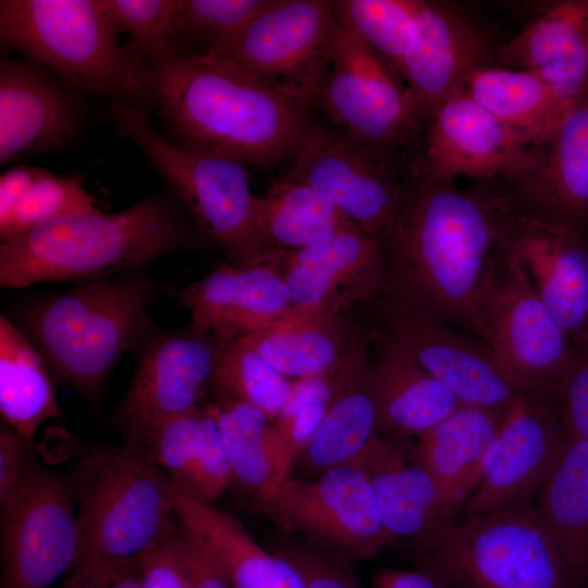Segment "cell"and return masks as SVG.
<instances>
[{
    "label": "cell",
    "instance_id": "6da1fadb",
    "mask_svg": "<svg viewBox=\"0 0 588 588\" xmlns=\"http://www.w3.org/2000/svg\"><path fill=\"white\" fill-rule=\"evenodd\" d=\"M525 213L500 191L425 181L385 242L382 294L485 342L483 297Z\"/></svg>",
    "mask_w": 588,
    "mask_h": 588
},
{
    "label": "cell",
    "instance_id": "7a4b0ae2",
    "mask_svg": "<svg viewBox=\"0 0 588 588\" xmlns=\"http://www.w3.org/2000/svg\"><path fill=\"white\" fill-rule=\"evenodd\" d=\"M162 108L191 143L244 163L289 160L311 126L309 103L211 53L172 54L154 66Z\"/></svg>",
    "mask_w": 588,
    "mask_h": 588
},
{
    "label": "cell",
    "instance_id": "3957f363",
    "mask_svg": "<svg viewBox=\"0 0 588 588\" xmlns=\"http://www.w3.org/2000/svg\"><path fill=\"white\" fill-rule=\"evenodd\" d=\"M68 478L77 504V558L61 588H86L136 571L179 525L163 473L135 438L84 452Z\"/></svg>",
    "mask_w": 588,
    "mask_h": 588
},
{
    "label": "cell",
    "instance_id": "277c9868",
    "mask_svg": "<svg viewBox=\"0 0 588 588\" xmlns=\"http://www.w3.org/2000/svg\"><path fill=\"white\" fill-rule=\"evenodd\" d=\"M187 240L179 216L157 197L114 213L73 212L1 242L0 285L110 278L177 249Z\"/></svg>",
    "mask_w": 588,
    "mask_h": 588
},
{
    "label": "cell",
    "instance_id": "5b68a950",
    "mask_svg": "<svg viewBox=\"0 0 588 588\" xmlns=\"http://www.w3.org/2000/svg\"><path fill=\"white\" fill-rule=\"evenodd\" d=\"M149 304L148 289L134 278L97 279L34 304L22 332L56 383L93 400L122 354L142 339Z\"/></svg>",
    "mask_w": 588,
    "mask_h": 588
},
{
    "label": "cell",
    "instance_id": "8992f818",
    "mask_svg": "<svg viewBox=\"0 0 588 588\" xmlns=\"http://www.w3.org/2000/svg\"><path fill=\"white\" fill-rule=\"evenodd\" d=\"M0 39L87 91L137 99L148 83L143 61L120 42L101 0H1Z\"/></svg>",
    "mask_w": 588,
    "mask_h": 588
},
{
    "label": "cell",
    "instance_id": "52a82bcc",
    "mask_svg": "<svg viewBox=\"0 0 588 588\" xmlns=\"http://www.w3.org/2000/svg\"><path fill=\"white\" fill-rule=\"evenodd\" d=\"M449 588H587L532 505L449 522L414 546Z\"/></svg>",
    "mask_w": 588,
    "mask_h": 588
},
{
    "label": "cell",
    "instance_id": "ba28073f",
    "mask_svg": "<svg viewBox=\"0 0 588 588\" xmlns=\"http://www.w3.org/2000/svg\"><path fill=\"white\" fill-rule=\"evenodd\" d=\"M118 133L134 142L230 264L261 262L269 253L256 220V198L243 161L199 146L177 147L151 126L146 112L124 103L113 107Z\"/></svg>",
    "mask_w": 588,
    "mask_h": 588
},
{
    "label": "cell",
    "instance_id": "9c48e42d",
    "mask_svg": "<svg viewBox=\"0 0 588 588\" xmlns=\"http://www.w3.org/2000/svg\"><path fill=\"white\" fill-rule=\"evenodd\" d=\"M373 332L403 350L463 403L504 411L526 391L483 341L385 294L363 304Z\"/></svg>",
    "mask_w": 588,
    "mask_h": 588
},
{
    "label": "cell",
    "instance_id": "30bf717a",
    "mask_svg": "<svg viewBox=\"0 0 588 588\" xmlns=\"http://www.w3.org/2000/svg\"><path fill=\"white\" fill-rule=\"evenodd\" d=\"M315 102L340 132L384 150L408 142L421 122L399 75L338 17Z\"/></svg>",
    "mask_w": 588,
    "mask_h": 588
},
{
    "label": "cell",
    "instance_id": "8fae6325",
    "mask_svg": "<svg viewBox=\"0 0 588 588\" xmlns=\"http://www.w3.org/2000/svg\"><path fill=\"white\" fill-rule=\"evenodd\" d=\"M259 507L286 531L348 561L370 559L395 544L359 458L313 479L289 476Z\"/></svg>",
    "mask_w": 588,
    "mask_h": 588
},
{
    "label": "cell",
    "instance_id": "7c38bea8",
    "mask_svg": "<svg viewBox=\"0 0 588 588\" xmlns=\"http://www.w3.org/2000/svg\"><path fill=\"white\" fill-rule=\"evenodd\" d=\"M336 15L334 1L271 0L206 53L229 60L264 82L315 102Z\"/></svg>",
    "mask_w": 588,
    "mask_h": 588
},
{
    "label": "cell",
    "instance_id": "4fadbf2b",
    "mask_svg": "<svg viewBox=\"0 0 588 588\" xmlns=\"http://www.w3.org/2000/svg\"><path fill=\"white\" fill-rule=\"evenodd\" d=\"M384 152L340 131L311 125L282 177L317 189L358 228L385 244L404 191Z\"/></svg>",
    "mask_w": 588,
    "mask_h": 588
},
{
    "label": "cell",
    "instance_id": "5bb4252c",
    "mask_svg": "<svg viewBox=\"0 0 588 588\" xmlns=\"http://www.w3.org/2000/svg\"><path fill=\"white\" fill-rule=\"evenodd\" d=\"M481 319L485 342L517 382L528 392L553 395L575 346L509 246L483 297Z\"/></svg>",
    "mask_w": 588,
    "mask_h": 588
},
{
    "label": "cell",
    "instance_id": "9a60e30c",
    "mask_svg": "<svg viewBox=\"0 0 588 588\" xmlns=\"http://www.w3.org/2000/svg\"><path fill=\"white\" fill-rule=\"evenodd\" d=\"M569 438L554 396L526 392L503 412L467 516L531 505Z\"/></svg>",
    "mask_w": 588,
    "mask_h": 588
},
{
    "label": "cell",
    "instance_id": "2e32d148",
    "mask_svg": "<svg viewBox=\"0 0 588 588\" xmlns=\"http://www.w3.org/2000/svg\"><path fill=\"white\" fill-rule=\"evenodd\" d=\"M74 493L68 476L38 466L1 511V588H48L77 558Z\"/></svg>",
    "mask_w": 588,
    "mask_h": 588
},
{
    "label": "cell",
    "instance_id": "e0dca14e",
    "mask_svg": "<svg viewBox=\"0 0 588 588\" xmlns=\"http://www.w3.org/2000/svg\"><path fill=\"white\" fill-rule=\"evenodd\" d=\"M421 174L452 183L458 176L519 182L536 167L538 149L501 122L463 88L428 120Z\"/></svg>",
    "mask_w": 588,
    "mask_h": 588
},
{
    "label": "cell",
    "instance_id": "ac0fdd59",
    "mask_svg": "<svg viewBox=\"0 0 588 588\" xmlns=\"http://www.w3.org/2000/svg\"><path fill=\"white\" fill-rule=\"evenodd\" d=\"M220 341L188 328L162 333L140 350L137 367L118 413L123 436L205 408Z\"/></svg>",
    "mask_w": 588,
    "mask_h": 588
},
{
    "label": "cell",
    "instance_id": "d6986e66",
    "mask_svg": "<svg viewBox=\"0 0 588 588\" xmlns=\"http://www.w3.org/2000/svg\"><path fill=\"white\" fill-rule=\"evenodd\" d=\"M262 261L282 277L294 313L351 309L384 287L385 244L362 229L299 249H275Z\"/></svg>",
    "mask_w": 588,
    "mask_h": 588
},
{
    "label": "cell",
    "instance_id": "ffe728a7",
    "mask_svg": "<svg viewBox=\"0 0 588 588\" xmlns=\"http://www.w3.org/2000/svg\"><path fill=\"white\" fill-rule=\"evenodd\" d=\"M509 250L572 344L588 341V244L581 232L526 212Z\"/></svg>",
    "mask_w": 588,
    "mask_h": 588
},
{
    "label": "cell",
    "instance_id": "44dd1931",
    "mask_svg": "<svg viewBox=\"0 0 588 588\" xmlns=\"http://www.w3.org/2000/svg\"><path fill=\"white\" fill-rule=\"evenodd\" d=\"M191 324L228 342L283 319L293 307L278 270L266 261L223 264L179 293Z\"/></svg>",
    "mask_w": 588,
    "mask_h": 588
},
{
    "label": "cell",
    "instance_id": "7402d4cb",
    "mask_svg": "<svg viewBox=\"0 0 588 588\" xmlns=\"http://www.w3.org/2000/svg\"><path fill=\"white\" fill-rule=\"evenodd\" d=\"M483 48L476 29L460 13L420 1L401 77L421 121L429 120L482 65Z\"/></svg>",
    "mask_w": 588,
    "mask_h": 588
},
{
    "label": "cell",
    "instance_id": "603a6c76",
    "mask_svg": "<svg viewBox=\"0 0 588 588\" xmlns=\"http://www.w3.org/2000/svg\"><path fill=\"white\" fill-rule=\"evenodd\" d=\"M373 331L350 322L345 351L335 368V392L299 461L316 476L358 458L379 437L368 389L369 347Z\"/></svg>",
    "mask_w": 588,
    "mask_h": 588
},
{
    "label": "cell",
    "instance_id": "cb8c5ba5",
    "mask_svg": "<svg viewBox=\"0 0 588 588\" xmlns=\"http://www.w3.org/2000/svg\"><path fill=\"white\" fill-rule=\"evenodd\" d=\"M498 58L504 68L539 76L567 109L588 94V0L550 4Z\"/></svg>",
    "mask_w": 588,
    "mask_h": 588
},
{
    "label": "cell",
    "instance_id": "d4e9b609",
    "mask_svg": "<svg viewBox=\"0 0 588 588\" xmlns=\"http://www.w3.org/2000/svg\"><path fill=\"white\" fill-rule=\"evenodd\" d=\"M163 482L180 525L231 588H306L289 561L259 546L234 517L182 491L164 474Z\"/></svg>",
    "mask_w": 588,
    "mask_h": 588
},
{
    "label": "cell",
    "instance_id": "484cf974",
    "mask_svg": "<svg viewBox=\"0 0 588 588\" xmlns=\"http://www.w3.org/2000/svg\"><path fill=\"white\" fill-rule=\"evenodd\" d=\"M72 101L35 68L0 59V163L58 149L74 134Z\"/></svg>",
    "mask_w": 588,
    "mask_h": 588
},
{
    "label": "cell",
    "instance_id": "4316f807",
    "mask_svg": "<svg viewBox=\"0 0 588 588\" xmlns=\"http://www.w3.org/2000/svg\"><path fill=\"white\" fill-rule=\"evenodd\" d=\"M404 439L378 437L358 457L368 475L383 525L393 540L416 546L453 522L429 473Z\"/></svg>",
    "mask_w": 588,
    "mask_h": 588
},
{
    "label": "cell",
    "instance_id": "83f0119b",
    "mask_svg": "<svg viewBox=\"0 0 588 588\" xmlns=\"http://www.w3.org/2000/svg\"><path fill=\"white\" fill-rule=\"evenodd\" d=\"M518 185L537 216L580 232L588 226V94L565 110Z\"/></svg>",
    "mask_w": 588,
    "mask_h": 588
},
{
    "label": "cell",
    "instance_id": "f1b7e54d",
    "mask_svg": "<svg viewBox=\"0 0 588 588\" xmlns=\"http://www.w3.org/2000/svg\"><path fill=\"white\" fill-rule=\"evenodd\" d=\"M373 336L377 347L367 382L379 432L395 439L419 437L464 405L403 350L375 332Z\"/></svg>",
    "mask_w": 588,
    "mask_h": 588
},
{
    "label": "cell",
    "instance_id": "f546056e",
    "mask_svg": "<svg viewBox=\"0 0 588 588\" xmlns=\"http://www.w3.org/2000/svg\"><path fill=\"white\" fill-rule=\"evenodd\" d=\"M130 437L173 485L201 502L215 505L232 485L218 426L206 407L150 424Z\"/></svg>",
    "mask_w": 588,
    "mask_h": 588
},
{
    "label": "cell",
    "instance_id": "4dcf8cb0",
    "mask_svg": "<svg viewBox=\"0 0 588 588\" xmlns=\"http://www.w3.org/2000/svg\"><path fill=\"white\" fill-rule=\"evenodd\" d=\"M503 412L462 405L417 437L415 457L437 483L453 519L479 481Z\"/></svg>",
    "mask_w": 588,
    "mask_h": 588
},
{
    "label": "cell",
    "instance_id": "1f68e13d",
    "mask_svg": "<svg viewBox=\"0 0 588 588\" xmlns=\"http://www.w3.org/2000/svg\"><path fill=\"white\" fill-rule=\"evenodd\" d=\"M350 309L287 311L280 321L242 338L270 366L295 379L332 371L346 347Z\"/></svg>",
    "mask_w": 588,
    "mask_h": 588
},
{
    "label": "cell",
    "instance_id": "d6a6232c",
    "mask_svg": "<svg viewBox=\"0 0 588 588\" xmlns=\"http://www.w3.org/2000/svg\"><path fill=\"white\" fill-rule=\"evenodd\" d=\"M206 408L218 426L232 483L260 506L289 477L273 424L261 409L245 402L213 399Z\"/></svg>",
    "mask_w": 588,
    "mask_h": 588
},
{
    "label": "cell",
    "instance_id": "836d02e7",
    "mask_svg": "<svg viewBox=\"0 0 588 588\" xmlns=\"http://www.w3.org/2000/svg\"><path fill=\"white\" fill-rule=\"evenodd\" d=\"M54 380L27 336L0 316V413L34 446L38 428L62 416Z\"/></svg>",
    "mask_w": 588,
    "mask_h": 588
},
{
    "label": "cell",
    "instance_id": "e575fe53",
    "mask_svg": "<svg viewBox=\"0 0 588 588\" xmlns=\"http://www.w3.org/2000/svg\"><path fill=\"white\" fill-rule=\"evenodd\" d=\"M535 509L566 563L588 585V440L569 438Z\"/></svg>",
    "mask_w": 588,
    "mask_h": 588
},
{
    "label": "cell",
    "instance_id": "d590c367",
    "mask_svg": "<svg viewBox=\"0 0 588 588\" xmlns=\"http://www.w3.org/2000/svg\"><path fill=\"white\" fill-rule=\"evenodd\" d=\"M462 88L537 149L566 110L548 85L527 71L480 65Z\"/></svg>",
    "mask_w": 588,
    "mask_h": 588
},
{
    "label": "cell",
    "instance_id": "8d00e7d4",
    "mask_svg": "<svg viewBox=\"0 0 588 588\" xmlns=\"http://www.w3.org/2000/svg\"><path fill=\"white\" fill-rule=\"evenodd\" d=\"M256 220L269 252L299 249L360 229L317 189L283 177L257 196Z\"/></svg>",
    "mask_w": 588,
    "mask_h": 588
},
{
    "label": "cell",
    "instance_id": "74e56055",
    "mask_svg": "<svg viewBox=\"0 0 588 588\" xmlns=\"http://www.w3.org/2000/svg\"><path fill=\"white\" fill-rule=\"evenodd\" d=\"M291 382L242 338L221 342L211 380L213 399L245 402L270 420L280 415Z\"/></svg>",
    "mask_w": 588,
    "mask_h": 588
},
{
    "label": "cell",
    "instance_id": "f35d334b",
    "mask_svg": "<svg viewBox=\"0 0 588 588\" xmlns=\"http://www.w3.org/2000/svg\"><path fill=\"white\" fill-rule=\"evenodd\" d=\"M420 1L339 0V21L378 53L401 77L404 59L414 35Z\"/></svg>",
    "mask_w": 588,
    "mask_h": 588
},
{
    "label": "cell",
    "instance_id": "ab89813d",
    "mask_svg": "<svg viewBox=\"0 0 588 588\" xmlns=\"http://www.w3.org/2000/svg\"><path fill=\"white\" fill-rule=\"evenodd\" d=\"M96 204V198L77 177L44 170L16 207L7 228L0 231V240L4 242L64 215L99 210Z\"/></svg>",
    "mask_w": 588,
    "mask_h": 588
},
{
    "label": "cell",
    "instance_id": "60d3db41",
    "mask_svg": "<svg viewBox=\"0 0 588 588\" xmlns=\"http://www.w3.org/2000/svg\"><path fill=\"white\" fill-rule=\"evenodd\" d=\"M119 33H126L133 51L149 60L154 66L175 51L170 45V33L177 0H101Z\"/></svg>",
    "mask_w": 588,
    "mask_h": 588
},
{
    "label": "cell",
    "instance_id": "b9f144b4",
    "mask_svg": "<svg viewBox=\"0 0 588 588\" xmlns=\"http://www.w3.org/2000/svg\"><path fill=\"white\" fill-rule=\"evenodd\" d=\"M271 0H177L170 37L177 34L203 37L207 46L265 9Z\"/></svg>",
    "mask_w": 588,
    "mask_h": 588
},
{
    "label": "cell",
    "instance_id": "7bdbcfd3",
    "mask_svg": "<svg viewBox=\"0 0 588 588\" xmlns=\"http://www.w3.org/2000/svg\"><path fill=\"white\" fill-rule=\"evenodd\" d=\"M301 574L306 588H363L345 560L304 543L284 541L275 550Z\"/></svg>",
    "mask_w": 588,
    "mask_h": 588
},
{
    "label": "cell",
    "instance_id": "ee69618b",
    "mask_svg": "<svg viewBox=\"0 0 588 588\" xmlns=\"http://www.w3.org/2000/svg\"><path fill=\"white\" fill-rule=\"evenodd\" d=\"M553 396L568 438L588 440V341L575 347Z\"/></svg>",
    "mask_w": 588,
    "mask_h": 588
},
{
    "label": "cell",
    "instance_id": "f6af8a7d",
    "mask_svg": "<svg viewBox=\"0 0 588 588\" xmlns=\"http://www.w3.org/2000/svg\"><path fill=\"white\" fill-rule=\"evenodd\" d=\"M38 463L34 446L12 428L0 432V510L7 509L27 486Z\"/></svg>",
    "mask_w": 588,
    "mask_h": 588
},
{
    "label": "cell",
    "instance_id": "bcb514c9",
    "mask_svg": "<svg viewBox=\"0 0 588 588\" xmlns=\"http://www.w3.org/2000/svg\"><path fill=\"white\" fill-rule=\"evenodd\" d=\"M171 535L139 561L137 571L142 588H191L187 574L172 546Z\"/></svg>",
    "mask_w": 588,
    "mask_h": 588
},
{
    "label": "cell",
    "instance_id": "7dc6e473",
    "mask_svg": "<svg viewBox=\"0 0 588 588\" xmlns=\"http://www.w3.org/2000/svg\"><path fill=\"white\" fill-rule=\"evenodd\" d=\"M328 405L311 406L275 419L273 426L281 441L283 462L289 475L326 414Z\"/></svg>",
    "mask_w": 588,
    "mask_h": 588
},
{
    "label": "cell",
    "instance_id": "c3c4849f",
    "mask_svg": "<svg viewBox=\"0 0 588 588\" xmlns=\"http://www.w3.org/2000/svg\"><path fill=\"white\" fill-rule=\"evenodd\" d=\"M171 542L187 574L191 588H231L220 569L180 523L171 535Z\"/></svg>",
    "mask_w": 588,
    "mask_h": 588
},
{
    "label": "cell",
    "instance_id": "681fc988",
    "mask_svg": "<svg viewBox=\"0 0 588 588\" xmlns=\"http://www.w3.org/2000/svg\"><path fill=\"white\" fill-rule=\"evenodd\" d=\"M335 368L328 373L298 378L291 382L289 396L278 418L311 406L328 405L335 392Z\"/></svg>",
    "mask_w": 588,
    "mask_h": 588
},
{
    "label": "cell",
    "instance_id": "f907efd6",
    "mask_svg": "<svg viewBox=\"0 0 588 588\" xmlns=\"http://www.w3.org/2000/svg\"><path fill=\"white\" fill-rule=\"evenodd\" d=\"M44 169L19 166L0 176V231L5 229L13 213Z\"/></svg>",
    "mask_w": 588,
    "mask_h": 588
},
{
    "label": "cell",
    "instance_id": "816d5d0a",
    "mask_svg": "<svg viewBox=\"0 0 588 588\" xmlns=\"http://www.w3.org/2000/svg\"><path fill=\"white\" fill-rule=\"evenodd\" d=\"M372 588H449L431 571L419 566L414 569L385 567L379 569L372 580Z\"/></svg>",
    "mask_w": 588,
    "mask_h": 588
},
{
    "label": "cell",
    "instance_id": "f5cc1de1",
    "mask_svg": "<svg viewBox=\"0 0 588 588\" xmlns=\"http://www.w3.org/2000/svg\"><path fill=\"white\" fill-rule=\"evenodd\" d=\"M86 588H142L138 571L131 572L125 574L117 579L109 580L99 585L86 587Z\"/></svg>",
    "mask_w": 588,
    "mask_h": 588
},
{
    "label": "cell",
    "instance_id": "db71d44e",
    "mask_svg": "<svg viewBox=\"0 0 588 588\" xmlns=\"http://www.w3.org/2000/svg\"><path fill=\"white\" fill-rule=\"evenodd\" d=\"M588 588V587H587Z\"/></svg>",
    "mask_w": 588,
    "mask_h": 588
}]
</instances>
